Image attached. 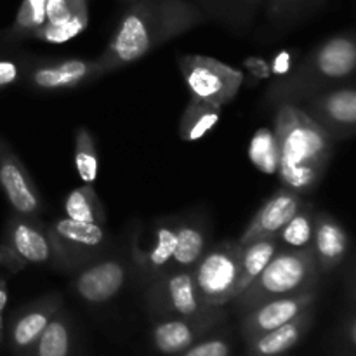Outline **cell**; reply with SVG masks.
Here are the masks:
<instances>
[{
	"label": "cell",
	"instance_id": "cell-2",
	"mask_svg": "<svg viewBox=\"0 0 356 356\" xmlns=\"http://www.w3.org/2000/svg\"><path fill=\"white\" fill-rule=\"evenodd\" d=\"M277 108L273 132L280 183L294 193H309L325 176L334 141L299 104H280Z\"/></svg>",
	"mask_w": 356,
	"mask_h": 356
},
{
	"label": "cell",
	"instance_id": "cell-23",
	"mask_svg": "<svg viewBox=\"0 0 356 356\" xmlns=\"http://www.w3.org/2000/svg\"><path fill=\"white\" fill-rule=\"evenodd\" d=\"M278 250H280V245H278L277 236L254 240L245 245H240L238 280H236L235 298L266 268V264L273 259Z\"/></svg>",
	"mask_w": 356,
	"mask_h": 356
},
{
	"label": "cell",
	"instance_id": "cell-6",
	"mask_svg": "<svg viewBox=\"0 0 356 356\" xmlns=\"http://www.w3.org/2000/svg\"><path fill=\"white\" fill-rule=\"evenodd\" d=\"M190 97L225 108L232 103L243 83V73L226 63L200 54H183L177 58Z\"/></svg>",
	"mask_w": 356,
	"mask_h": 356
},
{
	"label": "cell",
	"instance_id": "cell-32",
	"mask_svg": "<svg viewBox=\"0 0 356 356\" xmlns=\"http://www.w3.org/2000/svg\"><path fill=\"white\" fill-rule=\"evenodd\" d=\"M266 2V16L270 23L278 26L298 21L308 9H313L318 0H264Z\"/></svg>",
	"mask_w": 356,
	"mask_h": 356
},
{
	"label": "cell",
	"instance_id": "cell-21",
	"mask_svg": "<svg viewBox=\"0 0 356 356\" xmlns=\"http://www.w3.org/2000/svg\"><path fill=\"white\" fill-rule=\"evenodd\" d=\"M205 17L233 30L245 31L252 26L264 0H197Z\"/></svg>",
	"mask_w": 356,
	"mask_h": 356
},
{
	"label": "cell",
	"instance_id": "cell-28",
	"mask_svg": "<svg viewBox=\"0 0 356 356\" xmlns=\"http://www.w3.org/2000/svg\"><path fill=\"white\" fill-rule=\"evenodd\" d=\"M45 2L47 0H23L13 26L7 31V40H23L33 37L35 31L47 21Z\"/></svg>",
	"mask_w": 356,
	"mask_h": 356
},
{
	"label": "cell",
	"instance_id": "cell-18",
	"mask_svg": "<svg viewBox=\"0 0 356 356\" xmlns=\"http://www.w3.org/2000/svg\"><path fill=\"white\" fill-rule=\"evenodd\" d=\"M176 249V219H160L153 232L149 249H134V261L148 282L169 270Z\"/></svg>",
	"mask_w": 356,
	"mask_h": 356
},
{
	"label": "cell",
	"instance_id": "cell-25",
	"mask_svg": "<svg viewBox=\"0 0 356 356\" xmlns=\"http://www.w3.org/2000/svg\"><path fill=\"white\" fill-rule=\"evenodd\" d=\"M63 209H65L66 218L73 221L92 222V225L101 226L106 225V212L92 184H83L70 191L66 195Z\"/></svg>",
	"mask_w": 356,
	"mask_h": 356
},
{
	"label": "cell",
	"instance_id": "cell-10",
	"mask_svg": "<svg viewBox=\"0 0 356 356\" xmlns=\"http://www.w3.org/2000/svg\"><path fill=\"white\" fill-rule=\"evenodd\" d=\"M299 108L325 131L332 141L350 139L356 131V89L353 83L332 87L308 97Z\"/></svg>",
	"mask_w": 356,
	"mask_h": 356
},
{
	"label": "cell",
	"instance_id": "cell-12",
	"mask_svg": "<svg viewBox=\"0 0 356 356\" xmlns=\"http://www.w3.org/2000/svg\"><path fill=\"white\" fill-rule=\"evenodd\" d=\"M127 263L124 257H99L76 270L72 282L73 292L89 305H104L124 289Z\"/></svg>",
	"mask_w": 356,
	"mask_h": 356
},
{
	"label": "cell",
	"instance_id": "cell-19",
	"mask_svg": "<svg viewBox=\"0 0 356 356\" xmlns=\"http://www.w3.org/2000/svg\"><path fill=\"white\" fill-rule=\"evenodd\" d=\"M209 247H211V233L205 225V219L176 218V249L169 268L193 270Z\"/></svg>",
	"mask_w": 356,
	"mask_h": 356
},
{
	"label": "cell",
	"instance_id": "cell-38",
	"mask_svg": "<svg viewBox=\"0 0 356 356\" xmlns=\"http://www.w3.org/2000/svg\"><path fill=\"white\" fill-rule=\"evenodd\" d=\"M7 299H9V296H7V284L6 280L0 278V315H2L3 309H6Z\"/></svg>",
	"mask_w": 356,
	"mask_h": 356
},
{
	"label": "cell",
	"instance_id": "cell-3",
	"mask_svg": "<svg viewBox=\"0 0 356 356\" xmlns=\"http://www.w3.org/2000/svg\"><path fill=\"white\" fill-rule=\"evenodd\" d=\"M356 42L353 31H344L316 45L291 73L278 76L266 90L264 104H299L332 87L353 83Z\"/></svg>",
	"mask_w": 356,
	"mask_h": 356
},
{
	"label": "cell",
	"instance_id": "cell-24",
	"mask_svg": "<svg viewBox=\"0 0 356 356\" xmlns=\"http://www.w3.org/2000/svg\"><path fill=\"white\" fill-rule=\"evenodd\" d=\"M221 111V106H214L197 97H190L179 122V138L186 143L205 138L218 125Z\"/></svg>",
	"mask_w": 356,
	"mask_h": 356
},
{
	"label": "cell",
	"instance_id": "cell-11",
	"mask_svg": "<svg viewBox=\"0 0 356 356\" xmlns=\"http://www.w3.org/2000/svg\"><path fill=\"white\" fill-rule=\"evenodd\" d=\"M0 190L14 214L38 218L44 211L40 191L30 172L14 153L9 143L0 136Z\"/></svg>",
	"mask_w": 356,
	"mask_h": 356
},
{
	"label": "cell",
	"instance_id": "cell-33",
	"mask_svg": "<svg viewBox=\"0 0 356 356\" xmlns=\"http://www.w3.org/2000/svg\"><path fill=\"white\" fill-rule=\"evenodd\" d=\"M87 13L86 0H47L45 2V23H63Z\"/></svg>",
	"mask_w": 356,
	"mask_h": 356
},
{
	"label": "cell",
	"instance_id": "cell-14",
	"mask_svg": "<svg viewBox=\"0 0 356 356\" xmlns=\"http://www.w3.org/2000/svg\"><path fill=\"white\" fill-rule=\"evenodd\" d=\"M315 298V291H308L301 292V294L284 296V298H275L266 302H261V305L250 308L245 318H243V332L249 337H256L273 329H278V327L292 322L301 313L312 308Z\"/></svg>",
	"mask_w": 356,
	"mask_h": 356
},
{
	"label": "cell",
	"instance_id": "cell-35",
	"mask_svg": "<svg viewBox=\"0 0 356 356\" xmlns=\"http://www.w3.org/2000/svg\"><path fill=\"white\" fill-rule=\"evenodd\" d=\"M19 79V66L9 59H0V89L13 86Z\"/></svg>",
	"mask_w": 356,
	"mask_h": 356
},
{
	"label": "cell",
	"instance_id": "cell-30",
	"mask_svg": "<svg viewBox=\"0 0 356 356\" xmlns=\"http://www.w3.org/2000/svg\"><path fill=\"white\" fill-rule=\"evenodd\" d=\"M254 165L264 174H275L278 167V148L275 132L270 129H261L254 134L249 149Z\"/></svg>",
	"mask_w": 356,
	"mask_h": 356
},
{
	"label": "cell",
	"instance_id": "cell-34",
	"mask_svg": "<svg viewBox=\"0 0 356 356\" xmlns=\"http://www.w3.org/2000/svg\"><path fill=\"white\" fill-rule=\"evenodd\" d=\"M183 356H229V344L222 339H209L200 344H191Z\"/></svg>",
	"mask_w": 356,
	"mask_h": 356
},
{
	"label": "cell",
	"instance_id": "cell-29",
	"mask_svg": "<svg viewBox=\"0 0 356 356\" xmlns=\"http://www.w3.org/2000/svg\"><path fill=\"white\" fill-rule=\"evenodd\" d=\"M97 148L94 136L87 127L75 132V169L83 184H92L97 177Z\"/></svg>",
	"mask_w": 356,
	"mask_h": 356
},
{
	"label": "cell",
	"instance_id": "cell-15",
	"mask_svg": "<svg viewBox=\"0 0 356 356\" xmlns=\"http://www.w3.org/2000/svg\"><path fill=\"white\" fill-rule=\"evenodd\" d=\"M101 76L96 59H65V61L37 65L28 72V83L35 90L58 92V90L75 89L82 83Z\"/></svg>",
	"mask_w": 356,
	"mask_h": 356
},
{
	"label": "cell",
	"instance_id": "cell-26",
	"mask_svg": "<svg viewBox=\"0 0 356 356\" xmlns=\"http://www.w3.org/2000/svg\"><path fill=\"white\" fill-rule=\"evenodd\" d=\"M315 221L316 212L313 205H302L277 235L280 249L301 250L312 247L313 233H315Z\"/></svg>",
	"mask_w": 356,
	"mask_h": 356
},
{
	"label": "cell",
	"instance_id": "cell-20",
	"mask_svg": "<svg viewBox=\"0 0 356 356\" xmlns=\"http://www.w3.org/2000/svg\"><path fill=\"white\" fill-rule=\"evenodd\" d=\"M218 320L167 318L153 327V344L163 355H179L191 346L198 332L205 330Z\"/></svg>",
	"mask_w": 356,
	"mask_h": 356
},
{
	"label": "cell",
	"instance_id": "cell-17",
	"mask_svg": "<svg viewBox=\"0 0 356 356\" xmlns=\"http://www.w3.org/2000/svg\"><path fill=\"white\" fill-rule=\"evenodd\" d=\"M61 308V299L56 294L44 296L35 301L33 305L26 306L10 325V343L14 350L26 351L38 341L40 334L51 322L52 316Z\"/></svg>",
	"mask_w": 356,
	"mask_h": 356
},
{
	"label": "cell",
	"instance_id": "cell-16",
	"mask_svg": "<svg viewBox=\"0 0 356 356\" xmlns=\"http://www.w3.org/2000/svg\"><path fill=\"white\" fill-rule=\"evenodd\" d=\"M312 249L320 275L329 273L334 268L339 266L350 249L346 229L327 212H316Z\"/></svg>",
	"mask_w": 356,
	"mask_h": 356
},
{
	"label": "cell",
	"instance_id": "cell-31",
	"mask_svg": "<svg viewBox=\"0 0 356 356\" xmlns=\"http://www.w3.org/2000/svg\"><path fill=\"white\" fill-rule=\"evenodd\" d=\"M89 23V14H80L73 19L63 21V23H45L33 33L35 40L49 42V44H63V42L72 40L79 33L86 30Z\"/></svg>",
	"mask_w": 356,
	"mask_h": 356
},
{
	"label": "cell",
	"instance_id": "cell-9",
	"mask_svg": "<svg viewBox=\"0 0 356 356\" xmlns=\"http://www.w3.org/2000/svg\"><path fill=\"white\" fill-rule=\"evenodd\" d=\"M47 228L58 249L59 268L63 270H80L103 257L106 250L108 233L101 225L58 218L47 225Z\"/></svg>",
	"mask_w": 356,
	"mask_h": 356
},
{
	"label": "cell",
	"instance_id": "cell-7",
	"mask_svg": "<svg viewBox=\"0 0 356 356\" xmlns=\"http://www.w3.org/2000/svg\"><path fill=\"white\" fill-rule=\"evenodd\" d=\"M238 256V242L225 240L209 247L191 270L195 287L209 308H221L235 298Z\"/></svg>",
	"mask_w": 356,
	"mask_h": 356
},
{
	"label": "cell",
	"instance_id": "cell-27",
	"mask_svg": "<svg viewBox=\"0 0 356 356\" xmlns=\"http://www.w3.org/2000/svg\"><path fill=\"white\" fill-rule=\"evenodd\" d=\"M70 325L65 315L56 313L40 334L37 344V356H68L70 355Z\"/></svg>",
	"mask_w": 356,
	"mask_h": 356
},
{
	"label": "cell",
	"instance_id": "cell-1",
	"mask_svg": "<svg viewBox=\"0 0 356 356\" xmlns=\"http://www.w3.org/2000/svg\"><path fill=\"white\" fill-rule=\"evenodd\" d=\"M205 19V14L188 0H136L118 21L103 54L96 59L101 76L139 61Z\"/></svg>",
	"mask_w": 356,
	"mask_h": 356
},
{
	"label": "cell",
	"instance_id": "cell-8",
	"mask_svg": "<svg viewBox=\"0 0 356 356\" xmlns=\"http://www.w3.org/2000/svg\"><path fill=\"white\" fill-rule=\"evenodd\" d=\"M146 298L153 309L179 318L218 320L221 316V308H209L202 301L191 270H165L149 282Z\"/></svg>",
	"mask_w": 356,
	"mask_h": 356
},
{
	"label": "cell",
	"instance_id": "cell-37",
	"mask_svg": "<svg viewBox=\"0 0 356 356\" xmlns=\"http://www.w3.org/2000/svg\"><path fill=\"white\" fill-rule=\"evenodd\" d=\"M245 66H247V70H249V72L256 76V79H270L271 76L270 65H268V63H264L263 59L249 58L245 61Z\"/></svg>",
	"mask_w": 356,
	"mask_h": 356
},
{
	"label": "cell",
	"instance_id": "cell-36",
	"mask_svg": "<svg viewBox=\"0 0 356 356\" xmlns=\"http://www.w3.org/2000/svg\"><path fill=\"white\" fill-rule=\"evenodd\" d=\"M270 72L271 75L284 76L292 72V52L291 51H280L275 56L273 61L270 63Z\"/></svg>",
	"mask_w": 356,
	"mask_h": 356
},
{
	"label": "cell",
	"instance_id": "cell-5",
	"mask_svg": "<svg viewBox=\"0 0 356 356\" xmlns=\"http://www.w3.org/2000/svg\"><path fill=\"white\" fill-rule=\"evenodd\" d=\"M44 264L59 266L58 249L47 225L13 212L0 236V268L17 273L26 266Z\"/></svg>",
	"mask_w": 356,
	"mask_h": 356
},
{
	"label": "cell",
	"instance_id": "cell-22",
	"mask_svg": "<svg viewBox=\"0 0 356 356\" xmlns=\"http://www.w3.org/2000/svg\"><path fill=\"white\" fill-rule=\"evenodd\" d=\"M312 322V313L306 309L305 313L294 318L292 322L278 327V329L264 332L261 336L252 337V353L254 356H280L291 348H294L302 337Z\"/></svg>",
	"mask_w": 356,
	"mask_h": 356
},
{
	"label": "cell",
	"instance_id": "cell-13",
	"mask_svg": "<svg viewBox=\"0 0 356 356\" xmlns=\"http://www.w3.org/2000/svg\"><path fill=\"white\" fill-rule=\"evenodd\" d=\"M302 205H305V202H302L301 195L282 186L261 205L259 211L254 214V218L250 219V222L236 242H238V245H245L254 240L277 236Z\"/></svg>",
	"mask_w": 356,
	"mask_h": 356
},
{
	"label": "cell",
	"instance_id": "cell-4",
	"mask_svg": "<svg viewBox=\"0 0 356 356\" xmlns=\"http://www.w3.org/2000/svg\"><path fill=\"white\" fill-rule=\"evenodd\" d=\"M320 270L312 247L280 249L263 271L233 299L240 309H250L275 298L315 291Z\"/></svg>",
	"mask_w": 356,
	"mask_h": 356
},
{
	"label": "cell",
	"instance_id": "cell-39",
	"mask_svg": "<svg viewBox=\"0 0 356 356\" xmlns=\"http://www.w3.org/2000/svg\"><path fill=\"white\" fill-rule=\"evenodd\" d=\"M2 334H3V322H2V315H0V341H2Z\"/></svg>",
	"mask_w": 356,
	"mask_h": 356
}]
</instances>
